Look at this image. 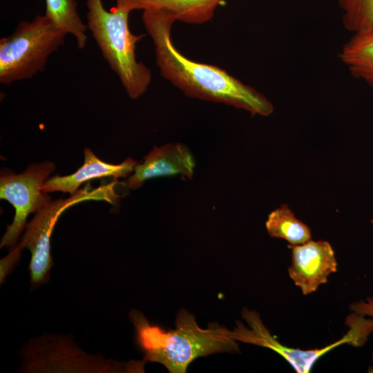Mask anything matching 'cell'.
<instances>
[{
    "instance_id": "14",
    "label": "cell",
    "mask_w": 373,
    "mask_h": 373,
    "mask_svg": "<svg viewBox=\"0 0 373 373\" xmlns=\"http://www.w3.org/2000/svg\"><path fill=\"white\" fill-rule=\"evenodd\" d=\"M45 15L53 23L66 34L72 35L79 49L87 43V25L81 19L75 0H46Z\"/></svg>"
},
{
    "instance_id": "2",
    "label": "cell",
    "mask_w": 373,
    "mask_h": 373,
    "mask_svg": "<svg viewBox=\"0 0 373 373\" xmlns=\"http://www.w3.org/2000/svg\"><path fill=\"white\" fill-rule=\"evenodd\" d=\"M130 319L144 352V361L159 363L171 373H185L189 364L200 356L239 352L233 331L218 323L202 329L195 316L184 309L176 316L175 329L169 331L150 324L138 311H132Z\"/></svg>"
},
{
    "instance_id": "4",
    "label": "cell",
    "mask_w": 373,
    "mask_h": 373,
    "mask_svg": "<svg viewBox=\"0 0 373 373\" xmlns=\"http://www.w3.org/2000/svg\"><path fill=\"white\" fill-rule=\"evenodd\" d=\"M66 35L46 15L20 22L11 35L0 39V83L10 85L41 72Z\"/></svg>"
},
{
    "instance_id": "6",
    "label": "cell",
    "mask_w": 373,
    "mask_h": 373,
    "mask_svg": "<svg viewBox=\"0 0 373 373\" xmlns=\"http://www.w3.org/2000/svg\"><path fill=\"white\" fill-rule=\"evenodd\" d=\"M55 169L52 162L30 165L19 174L1 173L0 197L15 208L12 222L3 235L0 247L12 249L26 227L27 218L50 202L51 197L42 191V186Z\"/></svg>"
},
{
    "instance_id": "15",
    "label": "cell",
    "mask_w": 373,
    "mask_h": 373,
    "mask_svg": "<svg viewBox=\"0 0 373 373\" xmlns=\"http://www.w3.org/2000/svg\"><path fill=\"white\" fill-rule=\"evenodd\" d=\"M345 28L354 33L373 28V0H337Z\"/></svg>"
},
{
    "instance_id": "17",
    "label": "cell",
    "mask_w": 373,
    "mask_h": 373,
    "mask_svg": "<svg viewBox=\"0 0 373 373\" xmlns=\"http://www.w3.org/2000/svg\"><path fill=\"white\" fill-rule=\"evenodd\" d=\"M350 309L361 316H369L373 318V296L353 303L350 305Z\"/></svg>"
},
{
    "instance_id": "13",
    "label": "cell",
    "mask_w": 373,
    "mask_h": 373,
    "mask_svg": "<svg viewBox=\"0 0 373 373\" xmlns=\"http://www.w3.org/2000/svg\"><path fill=\"white\" fill-rule=\"evenodd\" d=\"M265 226L271 238H283L291 245H302L311 240L309 228L297 219L285 204L269 213Z\"/></svg>"
},
{
    "instance_id": "8",
    "label": "cell",
    "mask_w": 373,
    "mask_h": 373,
    "mask_svg": "<svg viewBox=\"0 0 373 373\" xmlns=\"http://www.w3.org/2000/svg\"><path fill=\"white\" fill-rule=\"evenodd\" d=\"M195 167V160L190 149L184 144L168 143L154 146L138 163L133 173L127 179L126 186L137 189L149 179L180 175L191 179Z\"/></svg>"
},
{
    "instance_id": "7",
    "label": "cell",
    "mask_w": 373,
    "mask_h": 373,
    "mask_svg": "<svg viewBox=\"0 0 373 373\" xmlns=\"http://www.w3.org/2000/svg\"><path fill=\"white\" fill-rule=\"evenodd\" d=\"M291 262L289 275L304 295L312 294L328 276L337 271L334 250L326 241L309 240L302 245H289Z\"/></svg>"
},
{
    "instance_id": "9",
    "label": "cell",
    "mask_w": 373,
    "mask_h": 373,
    "mask_svg": "<svg viewBox=\"0 0 373 373\" xmlns=\"http://www.w3.org/2000/svg\"><path fill=\"white\" fill-rule=\"evenodd\" d=\"M242 317L249 327L240 321L236 322L233 333L237 341L254 344L276 352L289 362L298 372L310 371L313 364L317 361L314 350H294L279 343L264 325L259 314L254 310L243 309Z\"/></svg>"
},
{
    "instance_id": "12",
    "label": "cell",
    "mask_w": 373,
    "mask_h": 373,
    "mask_svg": "<svg viewBox=\"0 0 373 373\" xmlns=\"http://www.w3.org/2000/svg\"><path fill=\"white\" fill-rule=\"evenodd\" d=\"M339 59L351 75L373 88V29L354 33Z\"/></svg>"
},
{
    "instance_id": "5",
    "label": "cell",
    "mask_w": 373,
    "mask_h": 373,
    "mask_svg": "<svg viewBox=\"0 0 373 373\" xmlns=\"http://www.w3.org/2000/svg\"><path fill=\"white\" fill-rule=\"evenodd\" d=\"M116 182L92 188L90 184L78 190L67 199L50 201L38 210L27 224L20 247L31 253L29 265L32 285L38 286L47 281L53 265L50 255V237L57 221L70 207L86 200H105L115 204L119 198L114 189Z\"/></svg>"
},
{
    "instance_id": "10",
    "label": "cell",
    "mask_w": 373,
    "mask_h": 373,
    "mask_svg": "<svg viewBox=\"0 0 373 373\" xmlns=\"http://www.w3.org/2000/svg\"><path fill=\"white\" fill-rule=\"evenodd\" d=\"M84 162L74 173L59 176L55 175L49 178L42 186L46 193L61 191L73 195L84 182L92 179L104 177H113L115 180L125 178L134 171L137 162L127 158L119 164L104 162L97 157L88 148L84 151Z\"/></svg>"
},
{
    "instance_id": "1",
    "label": "cell",
    "mask_w": 373,
    "mask_h": 373,
    "mask_svg": "<svg viewBox=\"0 0 373 373\" xmlns=\"http://www.w3.org/2000/svg\"><path fill=\"white\" fill-rule=\"evenodd\" d=\"M142 19L154 44L162 76L185 95L243 109L252 115L273 113L272 103L254 88L217 66L192 61L178 51L171 37L173 20L147 10L143 11Z\"/></svg>"
},
{
    "instance_id": "11",
    "label": "cell",
    "mask_w": 373,
    "mask_h": 373,
    "mask_svg": "<svg viewBox=\"0 0 373 373\" xmlns=\"http://www.w3.org/2000/svg\"><path fill=\"white\" fill-rule=\"evenodd\" d=\"M116 5L161 13L174 21L202 24L210 21L217 8L226 0H115Z\"/></svg>"
},
{
    "instance_id": "16",
    "label": "cell",
    "mask_w": 373,
    "mask_h": 373,
    "mask_svg": "<svg viewBox=\"0 0 373 373\" xmlns=\"http://www.w3.org/2000/svg\"><path fill=\"white\" fill-rule=\"evenodd\" d=\"M22 248L19 245L11 249L10 253L1 260V281H3L6 274L11 270L15 262L18 260Z\"/></svg>"
},
{
    "instance_id": "18",
    "label": "cell",
    "mask_w": 373,
    "mask_h": 373,
    "mask_svg": "<svg viewBox=\"0 0 373 373\" xmlns=\"http://www.w3.org/2000/svg\"><path fill=\"white\" fill-rule=\"evenodd\" d=\"M373 29V28H372Z\"/></svg>"
},
{
    "instance_id": "3",
    "label": "cell",
    "mask_w": 373,
    "mask_h": 373,
    "mask_svg": "<svg viewBox=\"0 0 373 373\" xmlns=\"http://www.w3.org/2000/svg\"><path fill=\"white\" fill-rule=\"evenodd\" d=\"M88 28L110 68L118 76L128 96L137 99L148 89L151 72L137 60V44L144 34L134 35L128 27L130 10L119 6L110 11L102 0H86Z\"/></svg>"
}]
</instances>
